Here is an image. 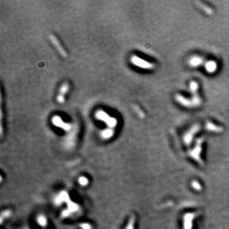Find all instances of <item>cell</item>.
<instances>
[{"mask_svg":"<svg viewBox=\"0 0 229 229\" xmlns=\"http://www.w3.org/2000/svg\"><path fill=\"white\" fill-rule=\"evenodd\" d=\"M205 128L207 131L211 132H215V133H220V132L223 131V128L221 126L217 125L214 123H211V122H208L206 123V125H205Z\"/></svg>","mask_w":229,"mask_h":229,"instance_id":"cell-8","label":"cell"},{"mask_svg":"<svg viewBox=\"0 0 229 229\" xmlns=\"http://www.w3.org/2000/svg\"><path fill=\"white\" fill-rule=\"evenodd\" d=\"M68 90H69V85H68V84H67V83H65V84L61 87L60 94L59 95L64 96L65 94H66V93L68 91Z\"/></svg>","mask_w":229,"mask_h":229,"instance_id":"cell-15","label":"cell"},{"mask_svg":"<svg viewBox=\"0 0 229 229\" xmlns=\"http://www.w3.org/2000/svg\"><path fill=\"white\" fill-rule=\"evenodd\" d=\"M218 65L217 62L214 60H210L208 61L207 62H206L205 64V68H206V71H207L209 74H214V72H216V71L217 70Z\"/></svg>","mask_w":229,"mask_h":229,"instance_id":"cell-10","label":"cell"},{"mask_svg":"<svg viewBox=\"0 0 229 229\" xmlns=\"http://www.w3.org/2000/svg\"><path fill=\"white\" fill-rule=\"evenodd\" d=\"M198 88H199L198 83L195 81L191 82V84H190V90H191V92L193 94V98L191 99H192L193 102H194L196 107L200 106L202 103L201 98L200 97L198 93H197V91H198Z\"/></svg>","mask_w":229,"mask_h":229,"instance_id":"cell-4","label":"cell"},{"mask_svg":"<svg viewBox=\"0 0 229 229\" xmlns=\"http://www.w3.org/2000/svg\"><path fill=\"white\" fill-rule=\"evenodd\" d=\"M50 40H51V41H52V43H53V44H54L55 46H56V48H57L58 50H59V51L61 53V54H62V56H67L66 52H65V50H64L62 48V46H61L60 44H59V42L57 41V39H56L55 38V37L53 36H50Z\"/></svg>","mask_w":229,"mask_h":229,"instance_id":"cell-12","label":"cell"},{"mask_svg":"<svg viewBox=\"0 0 229 229\" xmlns=\"http://www.w3.org/2000/svg\"><path fill=\"white\" fill-rule=\"evenodd\" d=\"M132 63L136 67H139V68H142V69H153L155 67V65L153 63H151L149 62H147V61L144 60V59H141L140 57L137 56H133L131 59Z\"/></svg>","mask_w":229,"mask_h":229,"instance_id":"cell-3","label":"cell"},{"mask_svg":"<svg viewBox=\"0 0 229 229\" xmlns=\"http://www.w3.org/2000/svg\"><path fill=\"white\" fill-rule=\"evenodd\" d=\"M191 187H192L195 191H200L203 189V187H202L201 184L197 180H193L192 182H191Z\"/></svg>","mask_w":229,"mask_h":229,"instance_id":"cell-14","label":"cell"},{"mask_svg":"<svg viewBox=\"0 0 229 229\" xmlns=\"http://www.w3.org/2000/svg\"><path fill=\"white\" fill-rule=\"evenodd\" d=\"M200 125L199 124H195L184 134L183 141L184 143L186 145H190L192 142L193 139L194 137V135L197 134L200 130Z\"/></svg>","mask_w":229,"mask_h":229,"instance_id":"cell-2","label":"cell"},{"mask_svg":"<svg viewBox=\"0 0 229 229\" xmlns=\"http://www.w3.org/2000/svg\"><path fill=\"white\" fill-rule=\"evenodd\" d=\"M203 141H204L203 138H199V139H197L194 148L188 152L189 157H191V158H192L194 160H195L196 162H197L199 164L202 165V166L204 165L203 159L201 158V155H200L202 152V150H203V148H202V145H203Z\"/></svg>","mask_w":229,"mask_h":229,"instance_id":"cell-1","label":"cell"},{"mask_svg":"<svg viewBox=\"0 0 229 229\" xmlns=\"http://www.w3.org/2000/svg\"><path fill=\"white\" fill-rule=\"evenodd\" d=\"M96 117L99 120H101V121L106 123L111 117L104 111H98L96 114Z\"/></svg>","mask_w":229,"mask_h":229,"instance_id":"cell-11","label":"cell"},{"mask_svg":"<svg viewBox=\"0 0 229 229\" xmlns=\"http://www.w3.org/2000/svg\"><path fill=\"white\" fill-rule=\"evenodd\" d=\"M175 99H176V102H179L181 105L184 107H186V108H196L195 104L193 102L192 99H187L186 97H184L183 96L180 94H176L175 96Z\"/></svg>","mask_w":229,"mask_h":229,"instance_id":"cell-6","label":"cell"},{"mask_svg":"<svg viewBox=\"0 0 229 229\" xmlns=\"http://www.w3.org/2000/svg\"><path fill=\"white\" fill-rule=\"evenodd\" d=\"M114 134V131L112 128L105 129L101 133V136L104 139H109L110 138L112 137Z\"/></svg>","mask_w":229,"mask_h":229,"instance_id":"cell-13","label":"cell"},{"mask_svg":"<svg viewBox=\"0 0 229 229\" xmlns=\"http://www.w3.org/2000/svg\"><path fill=\"white\" fill-rule=\"evenodd\" d=\"M197 4H200V7H201L202 8H203V10L206 11V13H208V14H212V13H213V11H212V10L210 8V7H209L208 6H206V5H204V4H201V3H200V2H197Z\"/></svg>","mask_w":229,"mask_h":229,"instance_id":"cell-16","label":"cell"},{"mask_svg":"<svg viewBox=\"0 0 229 229\" xmlns=\"http://www.w3.org/2000/svg\"><path fill=\"white\" fill-rule=\"evenodd\" d=\"M203 63V58L200 56H194L188 61V65L192 68H197Z\"/></svg>","mask_w":229,"mask_h":229,"instance_id":"cell-9","label":"cell"},{"mask_svg":"<svg viewBox=\"0 0 229 229\" xmlns=\"http://www.w3.org/2000/svg\"><path fill=\"white\" fill-rule=\"evenodd\" d=\"M52 123L55 126L58 128H60L63 129L65 131H69L71 129V125L68 123H64L63 120L59 117V116H54V117L52 118Z\"/></svg>","mask_w":229,"mask_h":229,"instance_id":"cell-7","label":"cell"},{"mask_svg":"<svg viewBox=\"0 0 229 229\" xmlns=\"http://www.w3.org/2000/svg\"><path fill=\"white\" fill-rule=\"evenodd\" d=\"M197 217L196 213L189 212L183 217V229H192L194 226V220Z\"/></svg>","mask_w":229,"mask_h":229,"instance_id":"cell-5","label":"cell"}]
</instances>
